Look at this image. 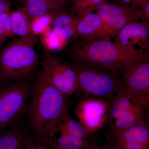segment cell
Returning <instances> with one entry per match:
<instances>
[{
	"mask_svg": "<svg viewBox=\"0 0 149 149\" xmlns=\"http://www.w3.org/2000/svg\"><path fill=\"white\" fill-rule=\"evenodd\" d=\"M68 111L67 97L53 85L42 70L37 75L29 110V123L35 137L52 139Z\"/></svg>",
	"mask_w": 149,
	"mask_h": 149,
	"instance_id": "obj_1",
	"label": "cell"
},
{
	"mask_svg": "<svg viewBox=\"0 0 149 149\" xmlns=\"http://www.w3.org/2000/svg\"><path fill=\"white\" fill-rule=\"evenodd\" d=\"M146 52L141 55L132 53L111 42L110 38L104 37L78 42L71 49L70 56L77 64L121 72Z\"/></svg>",
	"mask_w": 149,
	"mask_h": 149,
	"instance_id": "obj_2",
	"label": "cell"
},
{
	"mask_svg": "<svg viewBox=\"0 0 149 149\" xmlns=\"http://www.w3.org/2000/svg\"><path fill=\"white\" fill-rule=\"evenodd\" d=\"M36 37L15 39L0 49V84L22 80L39 64L35 50Z\"/></svg>",
	"mask_w": 149,
	"mask_h": 149,
	"instance_id": "obj_3",
	"label": "cell"
},
{
	"mask_svg": "<svg viewBox=\"0 0 149 149\" xmlns=\"http://www.w3.org/2000/svg\"><path fill=\"white\" fill-rule=\"evenodd\" d=\"M71 67L76 74L78 89L84 93L108 101L124 91L121 72L75 63Z\"/></svg>",
	"mask_w": 149,
	"mask_h": 149,
	"instance_id": "obj_4",
	"label": "cell"
},
{
	"mask_svg": "<svg viewBox=\"0 0 149 149\" xmlns=\"http://www.w3.org/2000/svg\"><path fill=\"white\" fill-rule=\"evenodd\" d=\"M31 87L18 82L0 84V134L24 112Z\"/></svg>",
	"mask_w": 149,
	"mask_h": 149,
	"instance_id": "obj_5",
	"label": "cell"
},
{
	"mask_svg": "<svg viewBox=\"0 0 149 149\" xmlns=\"http://www.w3.org/2000/svg\"><path fill=\"white\" fill-rule=\"evenodd\" d=\"M124 91L131 101L148 108L149 56L147 52L121 71Z\"/></svg>",
	"mask_w": 149,
	"mask_h": 149,
	"instance_id": "obj_6",
	"label": "cell"
},
{
	"mask_svg": "<svg viewBox=\"0 0 149 149\" xmlns=\"http://www.w3.org/2000/svg\"><path fill=\"white\" fill-rule=\"evenodd\" d=\"M43 70L53 85L65 96L70 97L78 90L77 77L72 67L62 63L44 47Z\"/></svg>",
	"mask_w": 149,
	"mask_h": 149,
	"instance_id": "obj_7",
	"label": "cell"
},
{
	"mask_svg": "<svg viewBox=\"0 0 149 149\" xmlns=\"http://www.w3.org/2000/svg\"><path fill=\"white\" fill-rule=\"evenodd\" d=\"M96 11L113 37L128 23L140 19L139 8L120 5L107 1L101 5Z\"/></svg>",
	"mask_w": 149,
	"mask_h": 149,
	"instance_id": "obj_8",
	"label": "cell"
},
{
	"mask_svg": "<svg viewBox=\"0 0 149 149\" xmlns=\"http://www.w3.org/2000/svg\"><path fill=\"white\" fill-rule=\"evenodd\" d=\"M149 35V23L135 20L118 32L113 42L132 53L143 54L148 51Z\"/></svg>",
	"mask_w": 149,
	"mask_h": 149,
	"instance_id": "obj_9",
	"label": "cell"
},
{
	"mask_svg": "<svg viewBox=\"0 0 149 149\" xmlns=\"http://www.w3.org/2000/svg\"><path fill=\"white\" fill-rule=\"evenodd\" d=\"M108 102L101 99L89 98L81 101L74 113L79 122L89 134L97 132L107 122Z\"/></svg>",
	"mask_w": 149,
	"mask_h": 149,
	"instance_id": "obj_10",
	"label": "cell"
},
{
	"mask_svg": "<svg viewBox=\"0 0 149 149\" xmlns=\"http://www.w3.org/2000/svg\"><path fill=\"white\" fill-rule=\"evenodd\" d=\"M113 149H146L149 148V126L146 123L135 125L111 135Z\"/></svg>",
	"mask_w": 149,
	"mask_h": 149,
	"instance_id": "obj_11",
	"label": "cell"
},
{
	"mask_svg": "<svg viewBox=\"0 0 149 149\" xmlns=\"http://www.w3.org/2000/svg\"><path fill=\"white\" fill-rule=\"evenodd\" d=\"M77 17V37H80L84 40L113 37L109 28L97 13H92Z\"/></svg>",
	"mask_w": 149,
	"mask_h": 149,
	"instance_id": "obj_12",
	"label": "cell"
},
{
	"mask_svg": "<svg viewBox=\"0 0 149 149\" xmlns=\"http://www.w3.org/2000/svg\"><path fill=\"white\" fill-rule=\"evenodd\" d=\"M78 17L63 10L54 13L51 28L58 37L66 44L77 37Z\"/></svg>",
	"mask_w": 149,
	"mask_h": 149,
	"instance_id": "obj_13",
	"label": "cell"
},
{
	"mask_svg": "<svg viewBox=\"0 0 149 149\" xmlns=\"http://www.w3.org/2000/svg\"><path fill=\"white\" fill-rule=\"evenodd\" d=\"M148 108L133 102L132 107L127 112L112 125L110 135L128 129L135 125L144 124Z\"/></svg>",
	"mask_w": 149,
	"mask_h": 149,
	"instance_id": "obj_14",
	"label": "cell"
},
{
	"mask_svg": "<svg viewBox=\"0 0 149 149\" xmlns=\"http://www.w3.org/2000/svg\"><path fill=\"white\" fill-rule=\"evenodd\" d=\"M23 7L30 20L37 17L62 11L67 3L54 0H24Z\"/></svg>",
	"mask_w": 149,
	"mask_h": 149,
	"instance_id": "obj_15",
	"label": "cell"
},
{
	"mask_svg": "<svg viewBox=\"0 0 149 149\" xmlns=\"http://www.w3.org/2000/svg\"><path fill=\"white\" fill-rule=\"evenodd\" d=\"M51 147L60 149H97L99 147L91 140L61 133L58 138L42 139Z\"/></svg>",
	"mask_w": 149,
	"mask_h": 149,
	"instance_id": "obj_16",
	"label": "cell"
},
{
	"mask_svg": "<svg viewBox=\"0 0 149 149\" xmlns=\"http://www.w3.org/2000/svg\"><path fill=\"white\" fill-rule=\"evenodd\" d=\"M11 24L14 35L22 38L35 37L30 28V19L23 7L10 11Z\"/></svg>",
	"mask_w": 149,
	"mask_h": 149,
	"instance_id": "obj_17",
	"label": "cell"
},
{
	"mask_svg": "<svg viewBox=\"0 0 149 149\" xmlns=\"http://www.w3.org/2000/svg\"><path fill=\"white\" fill-rule=\"evenodd\" d=\"M107 122L117 120L130 109L133 102L129 98L125 91L112 97L108 100ZM106 122V123H107Z\"/></svg>",
	"mask_w": 149,
	"mask_h": 149,
	"instance_id": "obj_18",
	"label": "cell"
},
{
	"mask_svg": "<svg viewBox=\"0 0 149 149\" xmlns=\"http://www.w3.org/2000/svg\"><path fill=\"white\" fill-rule=\"evenodd\" d=\"M25 130L21 126L5 130L0 136V149H24Z\"/></svg>",
	"mask_w": 149,
	"mask_h": 149,
	"instance_id": "obj_19",
	"label": "cell"
},
{
	"mask_svg": "<svg viewBox=\"0 0 149 149\" xmlns=\"http://www.w3.org/2000/svg\"><path fill=\"white\" fill-rule=\"evenodd\" d=\"M58 131L87 140H91V134L88 133L80 122L74 120L68 112L58 126Z\"/></svg>",
	"mask_w": 149,
	"mask_h": 149,
	"instance_id": "obj_20",
	"label": "cell"
},
{
	"mask_svg": "<svg viewBox=\"0 0 149 149\" xmlns=\"http://www.w3.org/2000/svg\"><path fill=\"white\" fill-rule=\"evenodd\" d=\"M107 0H72L71 14L81 17L97 10Z\"/></svg>",
	"mask_w": 149,
	"mask_h": 149,
	"instance_id": "obj_21",
	"label": "cell"
},
{
	"mask_svg": "<svg viewBox=\"0 0 149 149\" xmlns=\"http://www.w3.org/2000/svg\"><path fill=\"white\" fill-rule=\"evenodd\" d=\"M53 13L34 17L30 20V28L34 36L45 34L51 28Z\"/></svg>",
	"mask_w": 149,
	"mask_h": 149,
	"instance_id": "obj_22",
	"label": "cell"
},
{
	"mask_svg": "<svg viewBox=\"0 0 149 149\" xmlns=\"http://www.w3.org/2000/svg\"><path fill=\"white\" fill-rule=\"evenodd\" d=\"M10 10L8 9L0 14V48L8 38L13 36L10 19Z\"/></svg>",
	"mask_w": 149,
	"mask_h": 149,
	"instance_id": "obj_23",
	"label": "cell"
},
{
	"mask_svg": "<svg viewBox=\"0 0 149 149\" xmlns=\"http://www.w3.org/2000/svg\"><path fill=\"white\" fill-rule=\"evenodd\" d=\"M40 36L44 47L50 51L60 49L66 44L57 36L52 28Z\"/></svg>",
	"mask_w": 149,
	"mask_h": 149,
	"instance_id": "obj_24",
	"label": "cell"
},
{
	"mask_svg": "<svg viewBox=\"0 0 149 149\" xmlns=\"http://www.w3.org/2000/svg\"><path fill=\"white\" fill-rule=\"evenodd\" d=\"M24 149H52L42 139L31 136L27 130L24 133Z\"/></svg>",
	"mask_w": 149,
	"mask_h": 149,
	"instance_id": "obj_25",
	"label": "cell"
},
{
	"mask_svg": "<svg viewBox=\"0 0 149 149\" xmlns=\"http://www.w3.org/2000/svg\"><path fill=\"white\" fill-rule=\"evenodd\" d=\"M139 9L141 21L149 23V0H148L141 5Z\"/></svg>",
	"mask_w": 149,
	"mask_h": 149,
	"instance_id": "obj_26",
	"label": "cell"
},
{
	"mask_svg": "<svg viewBox=\"0 0 149 149\" xmlns=\"http://www.w3.org/2000/svg\"><path fill=\"white\" fill-rule=\"evenodd\" d=\"M11 3L10 0H2L0 2V14L10 8Z\"/></svg>",
	"mask_w": 149,
	"mask_h": 149,
	"instance_id": "obj_27",
	"label": "cell"
},
{
	"mask_svg": "<svg viewBox=\"0 0 149 149\" xmlns=\"http://www.w3.org/2000/svg\"><path fill=\"white\" fill-rule=\"evenodd\" d=\"M147 1L148 0H131L129 6L133 7L139 8Z\"/></svg>",
	"mask_w": 149,
	"mask_h": 149,
	"instance_id": "obj_28",
	"label": "cell"
},
{
	"mask_svg": "<svg viewBox=\"0 0 149 149\" xmlns=\"http://www.w3.org/2000/svg\"><path fill=\"white\" fill-rule=\"evenodd\" d=\"M116 3L120 5L126 6H129L131 0H113Z\"/></svg>",
	"mask_w": 149,
	"mask_h": 149,
	"instance_id": "obj_29",
	"label": "cell"
},
{
	"mask_svg": "<svg viewBox=\"0 0 149 149\" xmlns=\"http://www.w3.org/2000/svg\"><path fill=\"white\" fill-rule=\"evenodd\" d=\"M97 149H113L110 146H107L103 147V148H99Z\"/></svg>",
	"mask_w": 149,
	"mask_h": 149,
	"instance_id": "obj_30",
	"label": "cell"
},
{
	"mask_svg": "<svg viewBox=\"0 0 149 149\" xmlns=\"http://www.w3.org/2000/svg\"><path fill=\"white\" fill-rule=\"evenodd\" d=\"M56 1L64 3H68V0H54Z\"/></svg>",
	"mask_w": 149,
	"mask_h": 149,
	"instance_id": "obj_31",
	"label": "cell"
},
{
	"mask_svg": "<svg viewBox=\"0 0 149 149\" xmlns=\"http://www.w3.org/2000/svg\"><path fill=\"white\" fill-rule=\"evenodd\" d=\"M52 147V149H58V148H54V147Z\"/></svg>",
	"mask_w": 149,
	"mask_h": 149,
	"instance_id": "obj_32",
	"label": "cell"
},
{
	"mask_svg": "<svg viewBox=\"0 0 149 149\" xmlns=\"http://www.w3.org/2000/svg\"><path fill=\"white\" fill-rule=\"evenodd\" d=\"M1 1H2V0H0V2H1Z\"/></svg>",
	"mask_w": 149,
	"mask_h": 149,
	"instance_id": "obj_33",
	"label": "cell"
},
{
	"mask_svg": "<svg viewBox=\"0 0 149 149\" xmlns=\"http://www.w3.org/2000/svg\"><path fill=\"white\" fill-rule=\"evenodd\" d=\"M149 149V148H147V149Z\"/></svg>",
	"mask_w": 149,
	"mask_h": 149,
	"instance_id": "obj_34",
	"label": "cell"
},
{
	"mask_svg": "<svg viewBox=\"0 0 149 149\" xmlns=\"http://www.w3.org/2000/svg\"><path fill=\"white\" fill-rule=\"evenodd\" d=\"M1 48H0V49H1Z\"/></svg>",
	"mask_w": 149,
	"mask_h": 149,
	"instance_id": "obj_35",
	"label": "cell"
}]
</instances>
